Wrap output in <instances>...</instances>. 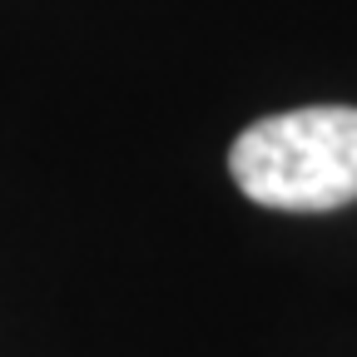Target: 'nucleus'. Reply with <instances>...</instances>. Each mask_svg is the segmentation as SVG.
<instances>
[{"label": "nucleus", "instance_id": "f257e3e1", "mask_svg": "<svg viewBox=\"0 0 357 357\" xmlns=\"http://www.w3.org/2000/svg\"><path fill=\"white\" fill-rule=\"evenodd\" d=\"M229 174L248 204L278 213H333L357 204V105H307L248 124Z\"/></svg>", "mask_w": 357, "mask_h": 357}]
</instances>
